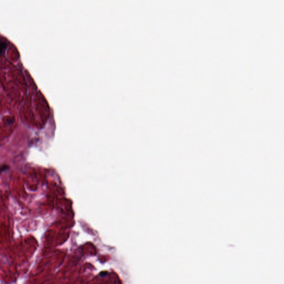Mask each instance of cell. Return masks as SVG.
<instances>
[{
  "mask_svg": "<svg viewBox=\"0 0 284 284\" xmlns=\"http://www.w3.org/2000/svg\"><path fill=\"white\" fill-rule=\"evenodd\" d=\"M7 47V44L5 42L0 41V55L3 53Z\"/></svg>",
  "mask_w": 284,
  "mask_h": 284,
  "instance_id": "obj_1",
  "label": "cell"
},
{
  "mask_svg": "<svg viewBox=\"0 0 284 284\" xmlns=\"http://www.w3.org/2000/svg\"><path fill=\"white\" fill-rule=\"evenodd\" d=\"M9 166L7 165H3V166H0V173H1L2 171H3L4 170H7V169H8Z\"/></svg>",
  "mask_w": 284,
  "mask_h": 284,
  "instance_id": "obj_2",
  "label": "cell"
}]
</instances>
